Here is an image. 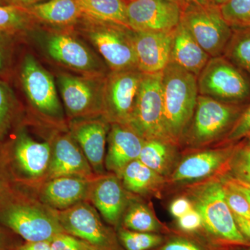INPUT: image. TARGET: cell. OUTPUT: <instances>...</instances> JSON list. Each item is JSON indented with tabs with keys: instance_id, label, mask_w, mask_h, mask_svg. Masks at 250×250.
Returning <instances> with one entry per match:
<instances>
[{
	"instance_id": "obj_1",
	"label": "cell",
	"mask_w": 250,
	"mask_h": 250,
	"mask_svg": "<svg viewBox=\"0 0 250 250\" xmlns=\"http://www.w3.org/2000/svg\"><path fill=\"white\" fill-rule=\"evenodd\" d=\"M0 225L26 242L50 241L64 233L57 210L31 188L13 184L0 198Z\"/></svg>"
},
{
	"instance_id": "obj_12",
	"label": "cell",
	"mask_w": 250,
	"mask_h": 250,
	"mask_svg": "<svg viewBox=\"0 0 250 250\" xmlns=\"http://www.w3.org/2000/svg\"><path fill=\"white\" fill-rule=\"evenodd\" d=\"M106 76L79 77L59 74L57 82L69 121L103 116V90Z\"/></svg>"
},
{
	"instance_id": "obj_54",
	"label": "cell",
	"mask_w": 250,
	"mask_h": 250,
	"mask_svg": "<svg viewBox=\"0 0 250 250\" xmlns=\"http://www.w3.org/2000/svg\"></svg>"
},
{
	"instance_id": "obj_40",
	"label": "cell",
	"mask_w": 250,
	"mask_h": 250,
	"mask_svg": "<svg viewBox=\"0 0 250 250\" xmlns=\"http://www.w3.org/2000/svg\"><path fill=\"white\" fill-rule=\"evenodd\" d=\"M177 226L184 233L197 232L202 229L201 215L193 208L183 216L177 219Z\"/></svg>"
},
{
	"instance_id": "obj_34",
	"label": "cell",
	"mask_w": 250,
	"mask_h": 250,
	"mask_svg": "<svg viewBox=\"0 0 250 250\" xmlns=\"http://www.w3.org/2000/svg\"><path fill=\"white\" fill-rule=\"evenodd\" d=\"M231 160V178L250 185V145L241 148Z\"/></svg>"
},
{
	"instance_id": "obj_27",
	"label": "cell",
	"mask_w": 250,
	"mask_h": 250,
	"mask_svg": "<svg viewBox=\"0 0 250 250\" xmlns=\"http://www.w3.org/2000/svg\"><path fill=\"white\" fill-rule=\"evenodd\" d=\"M120 227L139 232L160 233L166 230L150 208L133 195L125 208Z\"/></svg>"
},
{
	"instance_id": "obj_21",
	"label": "cell",
	"mask_w": 250,
	"mask_h": 250,
	"mask_svg": "<svg viewBox=\"0 0 250 250\" xmlns=\"http://www.w3.org/2000/svg\"><path fill=\"white\" fill-rule=\"evenodd\" d=\"M144 141L127 125L111 124L105 156L106 170L118 177L125 166L139 159Z\"/></svg>"
},
{
	"instance_id": "obj_15",
	"label": "cell",
	"mask_w": 250,
	"mask_h": 250,
	"mask_svg": "<svg viewBox=\"0 0 250 250\" xmlns=\"http://www.w3.org/2000/svg\"><path fill=\"white\" fill-rule=\"evenodd\" d=\"M45 49L55 62L85 76H106L104 65L82 41L67 34H53L47 38Z\"/></svg>"
},
{
	"instance_id": "obj_23",
	"label": "cell",
	"mask_w": 250,
	"mask_h": 250,
	"mask_svg": "<svg viewBox=\"0 0 250 250\" xmlns=\"http://www.w3.org/2000/svg\"><path fill=\"white\" fill-rule=\"evenodd\" d=\"M210 57L181 22L174 29L170 61L197 77Z\"/></svg>"
},
{
	"instance_id": "obj_36",
	"label": "cell",
	"mask_w": 250,
	"mask_h": 250,
	"mask_svg": "<svg viewBox=\"0 0 250 250\" xmlns=\"http://www.w3.org/2000/svg\"><path fill=\"white\" fill-rule=\"evenodd\" d=\"M214 245H207L187 236H173L154 250H218Z\"/></svg>"
},
{
	"instance_id": "obj_52",
	"label": "cell",
	"mask_w": 250,
	"mask_h": 250,
	"mask_svg": "<svg viewBox=\"0 0 250 250\" xmlns=\"http://www.w3.org/2000/svg\"><path fill=\"white\" fill-rule=\"evenodd\" d=\"M248 144L250 145V135L249 136H248Z\"/></svg>"
},
{
	"instance_id": "obj_10",
	"label": "cell",
	"mask_w": 250,
	"mask_h": 250,
	"mask_svg": "<svg viewBox=\"0 0 250 250\" xmlns=\"http://www.w3.org/2000/svg\"><path fill=\"white\" fill-rule=\"evenodd\" d=\"M127 126L144 140L170 141L164 129L162 72L143 74Z\"/></svg>"
},
{
	"instance_id": "obj_41",
	"label": "cell",
	"mask_w": 250,
	"mask_h": 250,
	"mask_svg": "<svg viewBox=\"0 0 250 250\" xmlns=\"http://www.w3.org/2000/svg\"><path fill=\"white\" fill-rule=\"evenodd\" d=\"M16 233L0 225V250H15L22 243Z\"/></svg>"
},
{
	"instance_id": "obj_42",
	"label": "cell",
	"mask_w": 250,
	"mask_h": 250,
	"mask_svg": "<svg viewBox=\"0 0 250 250\" xmlns=\"http://www.w3.org/2000/svg\"><path fill=\"white\" fill-rule=\"evenodd\" d=\"M194 208L192 202L186 197H179L172 202L170 207L171 214L178 219Z\"/></svg>"
},
{
	"instance_id": "obj_24",
	"label": "cell",
	"mask_w": 250,
	"mask_h": 250,
	"mask_svg": "<svg viewBox=\"0 0 250 250\" xmlns=\"http://www.w3.org/2000/svg\"><path fill=\"white\" fill-rule=\"evenodd\" d=\"M35 21L55 25H68L82 17L77 0H49L24 7Z\"/></svg>"
},
{
	"instance_id": "obj_6",
	"label": "cell",
	"mask_w": 250,
	"mask_h": 250,
	"mask_svg": "<svg viewBox=\"0 0 250 250\" xmlns=\"http://www.w3.org/2000/svg\"><path fill=\"white\" fill-rule=\"evenodd\" d=\"M199 95L223 103H250V77L224 56L210 57L197 76Z\"/></svg>"
},
{
	"instance_id": "obj_18",
	"label": "cell",
	"mask_w": 250,
	"mask_h": 250,
	"mask_svg": "<svg viewBox=\"0 0 250 250\" xmlns=\"http://www.w3.org/2000/svg\"><path fill=\"white\" fill-rule=\"evenodd\" d=\"M110 126L103 115L69 121L67 129L96 175L106 173L104 161Z\"/></svg>"
},
{
	"instance_id": "obj_47",
	"label": "cell",
	"mask_w": 250,
	"mask_h": 250,
	"mask_svg": "<svg viewBox=\"0 0 250 250\" xmlns=\"http://www.w3.org/2000/svg\"><path fill=\"white\" fill-rule=\"evenodd\" d=\"M5 1L9 4L26 7V6L37 4L38 2L42 1V0H5Z\"/></svg>"
},
{
	"instance_id": "obj_43",
	"label": "cell",
	"mask_w": 250,
	"mask_h": 250,
	"mask_svg": "<svg viewBox=\"0 0 250 250\" xmlns=\"http://www.w3.org/2000/svg\"><path fill=\"white\" fill-rule=\"evenodd\" d=\"M14 182L11 180L6 167L0 159V198L5 192L13 185Z\"/></svg>"
},
{
	"instance_id": "obj_2",
	"label": "cell",
	"mask_w": 250,
	"mask_h": 250,
	"mask_svg": "<svg viewBox=\"0 0 250 250\" xmlns=\"http://www.w3.org/2000/svg\"><path fill=\"white\" fill-rule=\"evenodd\" d=\"M52 133L39 141L23 122L0 144V159L15 184L34 188L45 182L52 158Z\"/></svg>"
},
{
	"instance_id": "obj_5",
	"label": "cell",
	"mask_w": 250,
	"mask_h": 250,
	"mask_svg": "<svg viewBox=\"0 0 250 250\" xmlns=\"http://www.w3.org/2000/svg\"><path fill=\"white\" fill-rule=\"evenodd\" d=\"M192 205L202 220V229L215 246H250L237 226L236 220L225 200L223 184L210 182L197 188Z\"/></svg>"
},
{
	"instance_id": "obj_25",
	"label": "cell",
	"mask_w": 250,
	"mask_h": 250,
	"mask_svg": "<svg viewBox=\"0 0 250 250\" xmlns=\"http://www.w3.org/2000/svg\"><path fill=\"white\" fill-rule=\"evenodd\" d=\"M82 16L97 22L129 28L125 0H77Z\"/></svg>"
},
{
	"instance_id": "obj_22",
	"label": "cell",
	"mask_w": 250,
	"mask_h": 250,
	"mask_svg": "<svg viewBox=\"0 0 250 250\" xmlns=\"http://www.w3.org/2000/svg\"><path fill=\"white\" fill-rule=\"evenodd\" d=\"M231 152V149H215L192 154L179 164L171 178L174 182L205 178L218 170Z\"/></svg>"
},
{
	"instance_id": "obj_17",
	"label": "cell",
	"mask_w": 250,
	"mask_h": 250,
	"mask_svg": "<svg viewBox=\"0 0 250 250\" xmlns=\"http://www.w3.org/2000/svg\"><path fill=\"white\" fill-rule=\"evenodd\" d=\"M132 195L116 174L106 172L91 179L86 201L96 208L108 225L118 228Z\"/></svg>"
},
{
	"instance_id": "obj_20",
	"label": "cell",
	"mask_w": 250,
	"mask_h": 250,
	"mask_svg": "<svg viewBox=\"0 0 250 250\" xmlns=\"http://www.w3.org/2000/svg\"><path fill=\"white\" fill-rule=\"evenodd\" d=\"M174 31H134L135 52L140 72L155 74L166 68L170 61Z\"/></svg>"
},
{
	"instance_id": "obj_53",
	"label": "cell",
	"mask_w": 250,
	"mask_h": 250,
	"mask_svg": "<svg viewBox=\"0 0 250 250\" xmlns=\"http://www.w3.org/2000/svg\"><path fill=\"white\" fill-rule=\"evenodd\" d=\"M128 1H131V0H128Z\"/></svg>"
},
{
	"instance_id": "obj_46",
	"label": "cell",
	"mask_w": 250,
	"mask_h": 250,
	"mask_svg": "<svg viewBox=\"0 0 250 250\" xmlns=\"http://www.w3.org/2000/svg\"><path fill=\"white\" fill-rule=\"evenodd\" d=\"M237 226L243 236L250 243V219L242 218L233 214Z\"/></svg>"
},
{
	"instance_id": "obj_32",
	"label": "cell",
	"mask_w": 250,
	"mask_h": 250,
	"mask_svg": "<svg viewBox=\"0 0 250 250\" xmlns=\"http://www.w3.org/2000/svg\"><path fill=\"white\" fill-rule=\"evenodd\" d=\"M117 229L118 241L125 250H154L166 241L161 233L131 231L123 227Z\"/></svg>"
},
{
	"instance_id": "obj_13",
	"label": "cell",
	"mask_w": 250,
	"mask_h": 250,
	"mask_svg": "<svg viewBox=\"0 0 250 250\" xmlns=\"http://www.w3.org/2000/svg\"><path fill=\"white\" fill-rule=\"evenodd\" d=\"M143 74L138 69L108 72L103 90V116L110 124L127 125Z\"/></svg>"
},
{
	"instance_id": "obj_26",
	"label": "cell",
	"mask_w": 250,
	"mask_h": 250,
	"mask_svg": "<svg viewBox=\"0 0 250 250\" xmlns=\"http://www.w3.org/2000/svg\"><path fill=\"white\" fill-rule=\"evenodd\" d=\"M118 177L125 189L135 195H146L154 191L162 183L163 178L139 159L125 166Z\"/></svg>"
},
{
	"instance_id": "obj_29",
	"label": "cell",
	"mask_w": 250,
	"mask_h": 250,
	"mask_svg": "<svg viewBox=\"0 0 250 250\" xmlns=\"http://www.w3.org/2000/svg\"><path fill=\"white\" fill-rule=\"evenodd\" d=\"M138 159L163 177L170 172L173 165L172 143L165 140H145Z\"/></svg>"
},
{
	"instance_id": "obj_14",
	"label": "cell",
	"mask_w": 250,
	"mask_h": 250,
	"mask_svg": "<svg viewBox=\"0 0 250 250\" xmlns=\"http://www.w3.org/2000/svg\"><path fill=\"white\" fill-rule=\"evenodd\" d=\"M182 6L170 0H131L127 3V18L134 31L168 32L182 19Z\"/></svg>"
},
{
	"instance_id": "obj_28",
	"label": "cell",
	"mask_w": 250,
	"mask_h": 250,
	"mask_svg": "<svg viewBox=\"0 0 250 250\" xmlns=\"http://www.w3.org/2000/svg\"><path fill=\"white\" fill-rule=\"evenodd\" d=\"M21 102L9 83L0 80V144L24 121Z\"/></svg>"
},
{
	"instance_id": "obj_35",
	"label": "cell",
	"mask_w": 250,
	"mask_h": 250,
	"mask_svg": "<svg viewBox=\"0 0 250 250\" xmlns=\"http://www.w3.org/2000/svg\"><path fill=\"white\" fill-rule=\"evenodd\" d=\"M15 44V41L0 36V80L7 83L12 80L14 72Z\"/></svg>"
},
{
	"instance_id": "obj_7",
	"label": "cell",
	"mask_w": 250,
	"mask_h": 250,
	"mask_svg": "<svg viewBox=\"0 0 250 250\" xmlns=\"http://www.w3.org/2000/svg\"><path fill=\"white\" fill-rule=\"evenodd\" d=\"M247 106L199 95L193 116L184 134L187 142L194 146H202L228 134Z\"/></svg>"
},
{
	"instance_id": "obj_45",
	"label": "cell",
	"mask_w": 250,
	"mask_h": 250,
	"mask_svg": "<svg viewBox=\"0 0 250 250\" xmlns=\"http://www.w3.org/2000/svg\"><path fill=\"white\" fill-rule=\"evenodd\" d=\"M225 183L232 187L233 188L236 189L238 191L241 192L244 196H246L250 203V185L243 183V182H239L231 177L228 179Z\"/></svg>"
},
{
	"instance_id": "obj_39",
	"label": "cell",
	"mask_w": 250,
	"mask_h": 250,
	"mask_svg": "<svg viewBox=\"0 0 250 250\" xmlns=\"http://www.w3.org/2000/svg\"><path fill=\"white\" fill-rule=\"evenodd\" d=\"M250 135V103L236 122L227 136L229 141H236Z\"/></svg>"
},
{
	"instance_id": "obj_8",
	"label": "cell",
	"mask_w": 250,
	"mask_h": 250,
	"mask_svg": "<svg viewBox=\"0 0 250 250\" xmlns=\"http://www.w3.org/2000/svg\"><path fill=\"white\" fill-rule=\"evenodd\" d=\"M181 22L210 57L223 55L233 29L223 18L220 7L210 4L184 5Z\"/></svg>"
},
{
	"instance_id": "obj_50",
	"label": "cell",
	"mask_w": 250,
	"mask_h": 250,
	"mask_svg": "<svg viewBox=\"0 0 250 250\" xmlns=\"http://www.w3.org/2000/svg\"><path fill=\"white\" fill-rule=\"evenodd\" d=\"M170 1H174V2L179 3V4L182 5H182H183V1H182V0H170Z\"/></svg>"
},
{
	"instance_id": "obj_30",
	"label": "cell",
	"mask_w": 250,
	"mask_h": 250,
	"mask_svg": "<svg viewBox=\"0 0 250 250\" xmlns=\"http://www.w3.org/2000/svg\"><path fill=\"white\" fill-rule=\"evenodd\" d=\"M35 20L22 6L0 5V36L17 42L31 30Z\"/></svg>"
},
{
	"instance_id": "obj_37",
	"label": "cell",
	"mask_w": 250,
	"mask_h": 250,
	"mask_svg": "<svg viewBox=\"0 0 250 250\" xmlns=\"http://www.w3.org/2000/svg\"><path fill=\"white\" fill-rule=\"evenodd\" d=\"M225 200L233 214L250 219V203L246 196L225 182Z\"/></svg>"
},
{
	"instance_id": "obj_11",
	"label": "cell",
	"mask_w": 250,
	"mask_h": 250,
	"mask_svg": "<svg viewBox=\"0 0 250 250\" xmlns=\"http://www.w3.org/2000/svg\"><path fill=\"white\" fill-rule=\"evenodd\" d=\"M65 233L80 238L96 250H123L117 233L104 223L100 213L88 201L57 211Z\"/></svg>"
},
{
	"instance_id": "obj_48",
	"label": "cell",
	"mask_w": 250,
	"mask_h": 250,
	"mask_svg": "<svg viewBox=\"0 0 250 250\" xmlns=\"http://www.w3.org/2000/svg\"><path fill=\"white\" fill-rule=\"evenodd\" d=\"M183 1V5H197V6H202V5H206L209 4L208 0H182Z\"/></svg>"
},
{
	"instance_id": "obj_9",
	"label": "cell",
	"mask_w": 250,
	"mask_h": 250,
	"mask_svg": "<svg viewBox=\"0 0 250 250\" xmlns=\"http://www.w3.org/2000/svg\"><path fill=\"white\" fill-rule=\"evenodd\" d=\"M84 32L111 72L138 69L134 31L116 24L87 19Z\"/></svg>"
},
{
	"instance_id": "obj_19",
	"label": "cell",
	"mask_w": 250,
	"mask_h": 250,
	"mask_svg": "<svg viewBox=\"0 0 250 250\" xmlns=\"http://www.w3.org/2000/svg\"><path fill=\"white\" fill-rule=\"evenodd\" d=\"M91 179L74 176L57 177L32 189L41 202L61 211L86 201Z\"/></svg>"
},
{
	"instance_id": "obj_44",
	"label": "cell",
	"mask_w": 250,
	"mask_h": 250,
	"mask_svg": "<svg viewBox=\"0 0 250 250\" xmlns=\"http://www.w3.org/2000/svg\"><path fill=\"white\" fill-rule=\"evenodd\" d=\"M15 250H52L50 242H22Z\"/></svg>"
},
{
	"instance_id": "obj_51",
	"label": "cell",
	"mask_w": 250,
	"mask_h": 250,
	"mask_svg": "<svg viewBox=\"0 0 250 250\" xmlns=\"http://www.w3.org/2000/svg\"><path fill=\"white\" fill-rule=\"evenodd\" d=\"M9 4H8L7 2H6V1H5V0H0V5H8ZM11 5V4H10Z\"/></svg>"
},
{
	"instance_id": "obj_4",
	"label": "cell",
	"mask_w": 250,
	"mask_h": 250,
	"mask_svg": "<svg viewBox=\"0 0 250 250\" xmlns=\"http://www.w3.org/2000/svg\"><path fill=\"white\" fill-rule=\"evenodd\" d=\"M12 79L17 82L31 111L42 121L64 126L63 109L53 77L29 53L21 56L15 64Z\"/></svg>"
},
{
	"instance_id": "obj_49",
	"label": "cell",
	"mask_w": 250,
	"mask_h": 250,
	"mask_svg": "<svg viewBox=\"0 0 250 250\" xmlns=\"http://www.w3.org/2000/svg\"><path fill=\"white\" fill-rule=\"evenodd\" d=\"M229 0H208V3L213 6H223L225 3L228 2Z\"/></svg>"
},
{
	"instance_id": "obj_16",
	"label": "cell",
	"mask_w": 250,
	"mask_h": 250,
	"mask_svg": "<svg viewBox=\"0 0 250 250\" xmlns=\"http://www.w3.org/2000/svg\"><path fill=\"white\" fill-rule=\"evenodd\" d=\"M52 158L45 181L68 176L86 179L96 176L67 128L65 130L62 126L52 131Z\"/></svg>"
},
{
	"instance_id": "obj_38",
	"label": "cell",
	"mask_w": 250,
	"mask_h": 250,
	"mask_svg": "<svg viewBox=\"0 0 250 250\" xmlns=\"http://www.w3.org/2000/svg\"><path fill=\"white\" fill-rule=\"evenodd\" d=\"M49 242L52 250H96L80 238L65 232L59 233Z\"/></svg>"
},
{
	"instance_id": "obj_3",
	"label": "cell",
	"mask_w": 250,
	"mask_h": 250,
	"mask_svg": "<svg viewBox=\"0 0 250 250\" xmlns=\"http://www.w3.org/2000/svg\"><path fill=\"white\" fill-rule=\"evenodd\" d=\"M164 123L166 136L175 143L193 116L199 96L197 77L170 61L162 72Z\"/></svg>"
},
{
	"instance_id": "obj_31",
	"label": "cell",
	"mask_w": 250,
	"mask_h": 250,
	"mask_svg": "<svg viewBox=\"0 0 250 250\" xmlns=\"http://www.w3.org/2000/svg\"><path fill=\"white\" fill-rule=\"evenodd\" d=\"M223 55L250 77V25L232 27Z\"/></svg>"
},
{
	"instance_id": "obj_33",
	"label": "cell",
	"mask_w": 250,
	"mask_h": 250,
	"mask_svg": "<svg viewBox=\"0 0 250 250\" xmlns=\"http://www.w3.org/2000/svg\"><path fill=\"white\" fill-rule=\"evenodd\" d=\"M220 9L231 27L250 25V0H229Z\"/></svg>"
}]
</instances>
